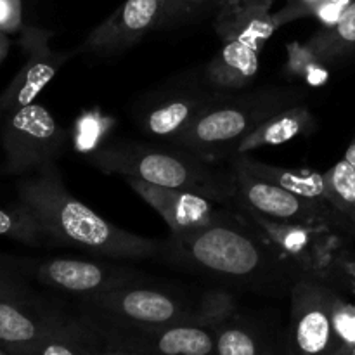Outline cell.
<instances>
[{"label":"cell","mask_w":355,"mask_h":355,"mask_svg":"<svg viewBox=\"0 0 355 355\" xmlns=\"http://www.w3.org/2000/svg\"><path fill=\"white\" fill-rule=\"evenodd\" d=\"M163 262L272 293H290L295 281L302 277L239 208L224 222L170 234Z\"/></svg>","instance_id":"1"},{"label":"cell","mask_w":355,"mask_h":355,"mask_svg":"<svg viewBox=\"0 0 355 355\" xmlns=\"http://www.w3.org/2000/svg\"><path fill=\"white\" fill-rule=\"evenodd\" d=\"M17 198L35 215L51 243L114 260L165 259L166 239H153L116 227L76 200L62 184L55 163L17 184Z\"/></svg>","instance_id":"2"},{"label":"cell","mask_w":355,"mask_h":355,"mask_svg":"<svg viewBox=\"0 0 355 355\" xmlns=\"http://www.w3.org/2000/svg\"><path fill=\"white\" fill-rule=\"evenodd\" d=\"M87 162L123 179L135 177L159 187L186 191L238 208L239 196L231 166L220 165L173 144L116 141L92 149Z\"/></svg>","instance_id":"3"},{"label":"cell","mask_w":355,"mask_h":355,"mask_svg":"<svg viewBox=\"0 0 355 355\" xmlns=\"http://www.w3.org/2000/svg\"><path fill=\"white\" fill-rule=\"evenodd\" d=\"M78 302L82 318L97 328H156L175 322L215 328L238 312L227 291H210L200 300H191L172 288L148 284V279Z\"/></svg>","instance_id":"4"},{"label":"cell","mask_w":355,"mask_h":355,"mask_svg":"<svg viewBox=\"0 0 355 355\" xmlns=\"http://www.w3.org/2000/svg\"><path fill=\"white\" fill-rule=\"evenodd\" d=\"M307 90L298 85H272L241 94H225L205 110L182 135L170 144L208 162L231 159L234 146L267 118L302 104Z\"/></svg>","instance_id":"5"},{"label":"cell","mask_w":355,"mask_h":355,"mask_svg":"<svg viewBox=\"0 0 355 355\" xmlns=\"http://www.w3.org/2000/svg\"><path fill=\"white\" fill-rule=\"evenodd\" d=\"M340 291L318 276H302L290 290L286 355H347L335 328L333 309Z\"/></svg>","instance_id":"6"},{"label":"cell","mask_w":355,"mask_h":355,"mask_svg":"<svg viewBox=\"0 0 355 355\" xmlns=\"http://www.w3.org/2000/svg\"><path fill=\"white\" fill-rule=\"evenodd\" d=\"M3 172L24 175L55 163L64 153L68 134L42 104H28L14 111L0 125Z\"/></svg>","instance_id":"7"},{"label":"cell","mask_w":355,"mask_h":355,"mask_svg":"<svg viewBox=\"0 0 355 355\" xmlns=\"http://www.w3.org/2000/svg\"><path fill=\"white\" fill-rule=\"evenodd\" d=\"M229 166L238 187L239 207H246L262 217L283 224L328 227L345 236L349 222L326 201L300 196L293 191L259 179L234 158H231Z\"/></svg>","instance_id":"8"},{"label":"cell","mask_w":355,"mask_h":355,"mask_svg":"<svg viewBox=\"0 0 355 355\" xmlns=\"http://www.w3.org/2000/svg\"><path fill=\"white\" fill-rule=\"evenodd\" d=\"M225 94H218L203 83L184 82L168 85L155 92L146 104L139 107L135 123L149 137L173 142L191 127L194 120Z\"/></svg>","instance_id":"9"},{"label":"cell","mask_w":355,"mask_h":355,"mask_svg":"<svg viewBox=\"0 0 355 355\" xmlns=\"http://www.w3.org/2000/svg\"><path fill=\"white\" fill-rule=\"evenodd\" d=\"M30 270L44 286L78 300L148 279L139 270L106 260L47 259L31 263Z\"/></svg>","instance_id":"10"},{"label":"cell","mask_w":355,"mask_h":355,"mask_svg":"<svg viewBox=\"0 0 355 355\" xmlns=\"http://www.w3.org/2000/svg\"><path fill=\"white\" fill-rule=\"evenodd\" d=\"M238 208L302 276H318L326 279L328 266L336 250L335 234L338 232L328 227L283 224L262 217L246 207Z\"/></svg>","instance_id":"11"},{"label":"cell","mask_w":355,"mask_h":355,"mask_svg":"<svg viewBox=\"0 0 355 355\" xmlns=\"http://www.w3.org/2000/svg\"><path fill=\"white\" fill-rule=\"evenodd\" d=\"M94 328L99 333L103 347L139 350L149 355H215V328L198 322H175L156 328Z\"/></svg>","instance_id":"12"},{"label":"cell","mask_w":355,"mask_h":355,"mask_svg":"<svg viewBox=\"0 0 355 355\" xmlns=\"http://www.w3.org/2000/svg\"><path fill=\"white\" fill-rule=\"evenodd\" d=\"M49 37L51 35L42 30H28L24 33L26 61L0 94V125L14 111L33 103L55 73L76 54V51H52Z\"/></svg>","instance_id":"13"},{"label":"cell","mask_w":355,"mask_h":355,"mask_svg":"<svg viewBox=\"0 0 355 355\" xmlns=\"http://www.w3.org/2000/svg\"><path fill=\"white\" fill-rule=\"evenodd\" d=\"M125 180L135 194L158 211L159 217L170 227V234L224 222L238 210L198 194L159 187L135 177H127Z\"/></svg>","instance_id":"14"},{"label":"cell","mask_w":355,"mask_h":355,"mask_svg":"<svg viewBox=\"0 0 355 355\" xmlns=\"http://www.w3.org/2000/svg\"><path fill=\"white\" fill-rule=\"evenodd\" d=\"M163 0H125L110 17L94 28L80 51L96 58H114L155 30Z\"/></svg>","instance_id":"15"},{"label":"cell","mask_w":355,"mask_h":355,"mask_svg":"<svg viewBox=\"0 0 355 355\" xmlns=\"http://www.w3.org/2000/svg\"><path fill=\"white\" fill-rule=\"evenodd\" d=\"M73 318L49 311L31 300H0V349L9 355H24Z\"/></svg>","instance_id":"16"},{"label":"cell","mask_w":355,"mask_h":355,"mask_svg":"<svg viewBox=\"0 0 355 355\" xmlns=\"http://www.w3.org/2000/svg\"><path fill=\"white\" fill-rule=\"evenodd\" d=\"M262 49L243 40H227L203 68V83L218 94L246 89L255 80Z\"/></svg>","instance_id":"17"},{"label":"cell","mask_w":355,"mask_h":355,"mask_svg":"<svg viewBox=\"0 0 355 355\" xmlns=\"http://www.w3.org/2000/svg\"><path fill=\"white\" fill-rule=\"evenodd\" d=\"M315 130H318V120L314 118V114L304 103L297 104V106H291L267 118L252 134L241 139L232 149L231 158L238 155H248L250 151L260 148L284 144L300 135L314 134Z\"/></svg>","instance_id":"18"},{"label":"cell","mask_w":355,"mask_h":355,"mask_svg":"<svg viewBox=\"0 0 355 355\" xmlns=\"http://www.w3.org/2000/svg\"><path fill=\"white\" fill-rule=\"evenodd\" d=\"M215 355H286L262 324L239 312L215 326Z\"/></svg>","instance_id":"19"},{"label":"cell","mask_w":355,"mask_h":355,"mask_svg":"<svg viewBox=\"0 0 355 355\" xmlns=\"http://www.w3.org/2000/svg\"><path fill=\"white\" fill-rule=\"evenodd\" d=\"M215 30L222 42L243 40L263 49L266 42L279 30L270 12V6H246V7H220Z\"/></svg>","instance_id":"20"},{"label":"cell","mask_w":355,"mask_h":355,"mask_svg":"<svg viewBox=\"0 0 355 355\" xmlns=\"http://www.w3.org/2000/svg\"><path fill=\"white\" fill-rule=\"evenodd\" d=\"M307 45L328 68L355 55V0L343 7L331 24L312 35Z\"/></svg>","instance_id":"21"},{"label":"cell","mask_w":355,"mask_h":355,"mask_svg":"<svg viewBox=\"0 0 355 355\" xmlns=\"http://www.w3.org/2000/svg\"><path fill=\"white\" fill-rule=\"evenodd\" d=\"M234 159L241 163L250 173H253L259 179L276 184V186L284 187L288 191H293V193L300 194V196L326 201V186L322 173L281 168V166L269 165V163L250 158L248 155H238L234 156Z\"/></svg>","instance_id":"22"},{"label":"cell","mask_w":355,"mask_h":355,"mask_svg":"<svg viewBox=\"0 0 355 355\" xmlns=\"http://www.w3.org/2000/svg\"><path fill=\"white\" fill-rule=\"evenodd\" d=\"M103 343L97 329L80 315L24 355H99Z\"/></svg>","instance_id":"23"},{"label":"cell","mask_w":355,"mask_h":355,"mask_svg":"<svg viewBox=\"0 0 355 355\" xmlns=\"http://www.w3.org/2000/svg\"><path fill=\"white\" fill-rule=\"evenodd\" d=\"M326 186V201L349 222L355 224V168L345 158L336 162L322 173ZM347 232V231H345Z\"/></svg>","instance_id":"24"},{"label":"cell","mask_w":355,"mask_h":355,"mask_svg":"<svg viewBox=\"0 0 355 355\" xmlns=\"http://www.w3.org/2000/svg\"><path fill=\"white\" fill-rule=\"evenodd\" d=\"M0 236L31 246L51 243L40 222L21 201L10 207H0Z\"/></svg>","instance_id":"25"},{"label":"cell","mask_w":355,"mask_h":355,"mask_svg":"<svg viewBox=\"0 0 355 355\" xmlns=\"http://www.w3.org/2000/svg\"><path fill=\"white\" fill-rule=\"evenodd\" d=\"M284 75L291 80H304L311 85H319L328 78V66L311 51L307 44H291L288 45Z\"/></svg>","instance_id":"26"},{"label":"cell","mask_w":355,"mask_h":355,"mask_svg":"<svg viewBox=\"0 0 355 355\" xmlns=\"http://www.w3.org/2000/svg\"><path fill=\"white\" fill-rule=\"evenodd\" d=\"M215 2H220L222 7L224 0H163L162 12H159L155 30L179 26L186 21L194 19L198 14L203 12L205 9H208Z\"/></svg>","instance_id":"27"},{"label":"cell","mask_w":355,"mask_h":355,"mask_svg":"<svg viewBox=\"0 0 355 355\" xmlns=\"http://www.w3.org/2000/svg\"><path fill=\"white\" fill-rule=\"evenodd\" d=\"M335 0H288L277 12L274 14L277 28L290 24L291 21H297L300 17L307 16H322Z\"/></svg>","instance_id":"28"},{"label":"cell","mask_w":355,"mask_h":355,"mask_svg":"<svg viewBox=\"0 0 355 355\" xmlns=\"http://www.w3.org/2000/svg\"><path fill=\"white\" fill-rule=\"evenodd\" d=\"M333 318H335L336 333H338L347 352H350L355 347V304L347 302L338 293L335 300V309H333Z\"/></svg>","instance_id":"29"},{"label":"cell","mask_w":355,"mask_h":355,"mask_svg":"<svg viewBox=\"0 0 355 355\" xmlns=\"http://www.w3.org/2000/svg\"><path fill=\"white\" fill-rule=\"evenodd\" d=\"M23 26L21 0H0V31L14 33Z\"/></svg>","instance_id":"30"},{"label":"cell","mask_w":355,"mask_h":355,"mask_svg":"<svg viewBox=\"0 0 355 355\" xmlns=\"http://www.w3.org/2000/svg\"><path fill=\"white\" fill-rule=\"evenodd\" d=\"M0 300H31V295L21 281L0 270Z\"/></svg>","instance_id":"31"},{"label":"cell","mask_w":355,"mask_h":355,"mask_svg":"<svg viewBox=\"0 0 355 355\" xmlns=\"http://www.w3.org/2000/svg\"><path fill=\"white\" fill-rule=\"evenodd\" d=\"M99 355H149L139 350H128V349H118V347H103Z\"/></svg>","instance_id":"32"},{"label":"cell","mask_w":355,"mask_h":355,"mask_svg":"<svg viewBox=\"0 0 355 355\" xmlns=\"http://www.w3.org/2000/svg\"><path fill=\"white\" fill-rule=\"evenodd\" d=\"M260 0H224L222 7L234 9V7H246V6H259Z\"/></svg>","instance_id":"33"},{"label":"cell","mask_w":355,"mask_h":355,"mask_svg":"<svg viewBox=\"0 0 355 355\" xmlns=\"http://www.w3.org/2000/svg\"><path fill=\"white\" fill-rule=\"evenodd\" d=\"M7 52H9V38H7V33L0 31V61L6 58Z\"/></svg>","instance_id":"34"},{"label":"cell","mask_w":355,"mask_h":355,"mask_svg":"<svg viewBox=\"0 0 355 355\" xmlns=\"http://www.w3.org/2000/svg\"><path fill=\"white\" fill-rule=\"evenodd\" d=\"M343 158H345L347 162L350 163V165H354V168H355V137L352 139V142L349 144V148H347L345 156H343Z\"/></svg>","instance_id":"35"},{"label":"cell","mask_w":355,"mask_h":355,"mask_svg":"<svg viewBox=\"0 0 355 355\" xmlns=\"http://www.w3.org/2000/svg\"><path fill=\"white\" fill-rule=\"evenodd\" d=\"M345 236H349V238H352L354 241H355V224L354 225H349V227H347Z\"/></svg>","instance_id":"36"},{"label":"cell","mask_w":355,"mask_h":355,"mask_svg":"<svg viewBox=\"0 0 355 355\" xmlns=\"http://www.w3.org/2000/svg\"><path fill=\"white\" fill-rule=\"evenodd\" d=\"M274 2H276V0H260L259 6H270V7H272Z\"/></svg>","instance_id":"37"},{"label":"cell","mask_w":355,"mask_h":355,"mask_svg":"<svg viewBox=\"0 0 355 355\" xmlns=\"http://www.w3.org/2000/svg\"><path fill=\"white\" fill-rule=\"evenodd\" d=\"M0 355H9V354H7L3 349H0Z\"/></svg>","instance_id":"38"},{"label":"cell","mask_w":355,"mask_h":355,"mask_svg":"<svg viewBox=\"0 0 355 355\" xmlns=\"http://www.w3.org/2000/svg\"><path fill=\"white\" fill-rule=\"evenodd\" d=\"M347 355H355V347H354V349H352V350H350V352H349V354H347Z\"/></svg>","instance_id":"39"}]
</instances>
